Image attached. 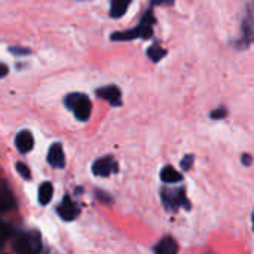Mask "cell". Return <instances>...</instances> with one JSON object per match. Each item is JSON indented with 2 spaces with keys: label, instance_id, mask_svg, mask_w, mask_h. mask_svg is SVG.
<instances>
[{
  "label": "cell",
  "instance_id": "6da1fadb",
  "mask_svg": "<svg viewBox=\"0 0 254 254\" xmlns=\"http://www.w3.org/2000/svg\"><path fill=\"white\" fill-rule=\"evenodd\" d=\"M156 22L155 19V13H153V7L150 6L149 9H146L140 18V22L129 30L125 31H115L110 34V40L112 42H131L134 39H152L153 36V24Z\"/></svg>",
  "mask_w": 254,
  "mask_h": 254
},
{
  "label": "cell",
  "instance_id": "7a4b0ae2",
  "mask_svg": "<svg viewBox=\"0 0 254 254\" xmlns=\"http://www.w3.org/2000/svg\"><path fill=\"white\" fill-rule=\"evenodd\" d=\"M252 45H254V0H247L240 24V36L232 40V46L237 51H246Z\"/></svg>",
  "mask_w": 254,
  "mask_h": 254
},
{
  "label": "cell",
  "instance_id": "3957f363",
  "mask_svg": "<svg viewBox=\"0 0 254 254\" xmlns=\"http://www.w3.org/2000/svg\"><path fill=\"white\" fill-rule=\"evenodd\" d=\"M10 241L13 252L18 254H39L43 250L40 232L36 229L15 232Z\"/></svg>",
  "mask_w": 254,
  "mask_h": 254
},
{
  "label": "cell",
  "instance_id": "277c9868",
  "mask_svg": "<svg viewBox=\"0 0 254 254\" xmlns=\"http://www.w3.org/2000/svg\"><path fill=\"white\" fill-rule=\"evenodd\" d=\"M161 202L168 213H177L180 208H185L186 211L192 210V204L186 195V188H167L164 186L161 189Z\"/></svg>",
  "mask_w": 254,
  "mask_h": 254
},
{
  "label": "cell",
  "instance_id": "5b68a950",
  "mask_svg": "<svg viewBox=\"0 0 254 254\" xmlns=\"http://www.w3.org/2000/svg\"><path fill=\"white\" fill-rule=\"evenodd\" d=\"M67 110L73 113V116L79 122H88L92 113V103L89 97L83 92H70L63 100Z\"/></svg>",
  "mask_w": 254,
  "mask_h": 254
},
{
  "label": "cell",
  "instance_id": "8992f818",
  "mask_svg": "<svg viewBox=\"0 0 254 254\" xmlns=\"http://www.w3.org/2000/svg\"><path fill=\"white\" fill-rule=\"evenodd\" d=\"M91 171L95 177H109L112 174L119 173V164L116 162V159L112 155H106V156L98 158L92 164Z\"/></svg>",
  "mask_w": 254,
  "mask_h": 254
},
{
  "label": "cell",
  "instance_id": "52a82bcc",
  "mask_svg": "<svg viewBox=\"0 0 254 254\" xmlns=\"http://www.w3.org/2000/svg\"><path fill=\"white\" fill-rule=\"evenodd\" d=\"M57 213L64 222H73L80 216V207L71 199V196L64 195L61 202L57 205Z\"/></svg>",
  "mask_w": 254,
  "mask_h": 254
},
{
  "label": "cell",
  "instance_id": "ba28073f",
  "mask_svg": "<svg viewBox=\"0 0 254 254\" xmlns=\"http://www.w3.org/2000/svg\"><path fill=\"white\" fill-rule=\"evenodd\" d=\"M95 95L98 98L107 101L112 107H121L122 106V91L116 85L100 86L95 89Z\"/></svg>",
  "mask_w": 254,
  "mask_h": 254
},
{
  "label": "cell",
  "instance_id": "9c48e42d",
  "mask_svg": "<svg viewBox=\"0 0 254 254\" xmlns=\"http://www.w3.org/2000/svg\"><path fill=\"white\" fill-rule=\"evenodd\" d=\"M46 162L55 170H63L65 167V155L61 143H52L46 153Z\"/></svg>",
  "mask_w": 254,
  "mask_h": 254
},
{
  "label": "cell",
  "instance_id": "30bf717a",
  "mask_svg": "<svg viewBox=\"0 0 254 254\" xmlns=\"http://www.w3.org/2000/svg\"><path fill=\"white\" fill-rule=\"evenodd\" d=\"M15 147L21 155H25L34 147V137L30 129H21L15 135Z\"/></svg>",
  "mask_w": 254,
  "mask_h": 254
},
{
  "label": "cell",
  "instance_id": "8fae6325",
  "mask_svg": "<svg viewBox=\"0 0 254 254\" xmlns=\"http://www.w3.org/2000/svg\"><path fill=\"white\" fill-rule=\"evenodd\" d=\"M152 252L156 254H176L179 252V246L174 241V238L165 237L152 249Z\"/></svg>",
  "mask_w": 254,
  "mask_h": 254
},
{
  "label": "cell",
  "instance_id": "7c38bea8",
  "mask_svg": "<svg viewBox=\"0 0 254 254\" xmlns=\"http://www.w3.org/2000/svg\"><path fill=\"white\" fill-rule=\"evenodd\" d=\"M161 182L165 183V185H173V183H180L183 182V174L179 173L173 165H165L162 170H161Z\"/></svg>",
  "mask_w": 254,
  "mask_h": 254
},
{
  "label": "cell",
  "instance_id": "4fadbf2b",
  "mask_svg": "<svg viewBox=\"0 0 254 254\" xmlns=\"http://www.w3.org/2000/svg\"><path fill=\"white\" fill-rule=\"evenodd\" d=\"M54 196V185L51 182H43L37 190V201L40 205H48Z\"/></svg>",
  "mask_w": 254,
  "mask_h": 254
},
{
  "label": "cell",
  "instance_id": "5bb4252c",
  "mask_svg": "<svg viewBox=\"0 0 254 254\" xmlns=\"http://www.w3.org/2000/svg\"><path fill=\"white\" fill-rule=\"evenodd\" d=\"M131 1L132 0H110V16L113 19L122 18L127 13Z\"/></svg>",
  "mask_w": 254,
  "mask_h": 254
},
{
  "label": "cell",
  "instance_id": "9a60e30c",
  "mask_svg": "<svg viewBox=\"0 0 254 254\" xmlns=\"http://www.w3.org/2000/svg\"><path fill=\"white\" fill-rule=\"evenodd\" d=\"M0 207H1V211H9V210L16 208V199H15V196H13L12 190L6 186V183H3Z\"/></svg>",
  "mask_w": 254,
  "mask_h": 254
},
{
  "label": "cell",
  "instance_id": "2e32d148",
  "mask_svg": "<svg viewBox=\"0 0 254 254\" xmlns=\"http://www.w3.org/2000/svg\"><path fill=\"white\" fill-rule=\"evenodd\" d=\"M167 54H168V51L167 49H164L158 42H153L149 48H147V51H146V55H147V58L152 61V63H159L162 58H165L167 57Z\"/></svg>",
  "mask_w": 254,
  "mask_h": 254
},
{
  "label": "cell",
  "instance_id": "e0dca14e",
  "mask_svg": "<svg viewBox=\"0 0 254 254\" xmlns=\"http://www.w3.org/2000/svg\"><path fill=\"white\" fill-rule=\"evenodd\" d=\"M94 195H95V198H97V201L98 202H101L103 205H113L115 204V199L110 196V193H107V192H104V190H100V189H97L95 192H94Z\"/></svg>",
  "mask_w": 254,
  "mask_h": 254
},
{
  "label": "cell",
  "instance_id": "ac0fdd59",
  "mask_svg": "<svg viewBox=\"0 0 254 254\" xmlns=\"http://www.w3.org/2000/svg\"><path fill=\"white\" fill-rule=\"evenodd\" d=\"M15 170H16V173H18L24 180H31V171H30L28 165H25L24 162H16V164H15Z\"/></svg>",
  "mask_w": 254,
  "mask_h": 254
},
{
  "label": "cell",
  "instance_id": "d6986e66",
  "mask_svg": "<svg viewBox=\"0 0 254 254\" xmlns=\"http://www.w3.org/2000/svg\"><path fill=\"white\" fill-rule=\"evenodd\" d=\"M15 235V231L10 225L7 223H3L1 225V241L3 243H7L9 240H12V237Z\"/></svg>",
  "mask_w": 254,
  "mask_h": 254
},
{
  "label": "cell",
  "instance_id": "ffe728a7",
  "mask_svg": "<svg viewBox=\"0 0 254 254\" xmlns=\"http://www.w3.org/2000/svg\"><path fill=\"white\" fill-rule=\"evenodd\" d=\"M7 51L15 55V57H24V55H30L31 49L30 48H24V46H9Z\"/></svg>",
  "mask_w": 254,
  "mask_h": 254
},
{
  "label": "cell",
  "instance_id": "44dd1931",
  "mask_svg": "<svg viewBox=\"0 0 254 254\" xmlns=\"http://www.w3.org/2000/svg\"><path fill=\"white\" fill-rule=\"evenodd\" d=\"M195 162V155H185V158L180 161V168L183 171H190V168L193 167Z\"/></svg>",
  "mask_w": 254,
  "mask_h": 254
},
{
  "label": "cell",
  "instance_id": "7402d4cb",
  "mask_svg": "<svg viewBox=\"0 0 254 254\" xmlns=\"http://www.w3.org/2000/svg\"><path fill=\"white\" fill-rule=\"evenodd\" d=\"M226 116H228V109H226V107H217V109H214V110L210 113V118L214 119V121L225 119Z\"/></svg>",
  "mask_w": 254,
  "mask_h": 254
},
{
  "label": "cell",
  "instance_id": "603a6c76",
  "mask_svg": "<svg viewBox=\"0 0 254 254\" xmlns=\"http://www.w3.org/2000/svg\"><path fill=\"white\" fill-rule=\"evenodd\" d=\"M176 3V0H150V6L152 7H158V6H173Z\"/></svg>",
  "mask_w": 254,
  "mask_h": 254
},
{
  "label": "cell",
  "instance_id": "cb8c5ba5",
  "mask_svg": "<svg viewBox=\"0 0 254 254\" xmlns=\"http://www.w3.org/2000/svg\"><path fill=\"white\" fill-rule=\"evenodd\" d=\"M241 162H243V165H244V167H250V165L253 164V158H252V155L244 153V155L241 156Z\"/></svg>",
  "mask_w": 254,
  "mask_h": 254
},
{
  "label": "cell",
  "instance_id": "d4e9b609",
  "mask_svg": "<svg viewBox=\"0 0 254 254\" xmlns=\"http://www.w3.org/2000/svg\"><path fill=\"white\" fill-rule=\"evenodd\" d=\"M7 70H9V68H7V65H6L4 63H1V73H0V76H1V77H4V76L7 74Z\"/></svg>",
  "mask_w": 254,
  "mask_h": 254
},
{
  "label": "cell",
  "instance_id": "484cf974",
  "mask_svg": "<svg viewBox=\"0 0 254 254\" xmlns=\"http://www.w3.org/2000/svg\"><path fill=\"white\" fill-rule=\"evenodd\" d=\"M252 226H253V232H254V210H253V213H252Z\"/></svg>",
  "mask_w": 254,
  "mask_h": 254
}]
</instances>
